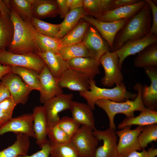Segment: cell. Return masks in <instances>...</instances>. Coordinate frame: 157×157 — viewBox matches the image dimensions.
I'll return each instance as SVG.
<instances>
[{
    "mask_svg": "<svg viewBox=\"0 0 157 157\" xmlns=\"http://www.w3.org/2000/svg\"><path fill=\"white\" fill-rule=\"evenodd\" d=\"M151 22V9L146 2L140 10L129 19L117 34L111 52L115 51L126 42L147 35L150 32Z\"/></svg>",
    "mask_w": 157,
    "mask_h": 157,
    "instance_id": "cell-1",
    "label": "cell"
},
{
    "mask_svg": "<svg viewBox=\"0 0 157 157\" xmlns=\"http://www.w3.org/2000/svg\"><path fill=\"white\" fill-rule=\"evenodd\" d=\"M127 157H148L147 151L145 149H143L141 152H139L137 151H134L129 154Z\"/></svg>",
    "mask_w": 157,
    "mask_h": 157,
    "instance_id": "cell-50",
    "label": "cell"
},
{
    "mask_svg": "<svg viewBox=\"0 0 157 157\" xmlns=\"http://www.w3.org/2000/svg\"><path fill=\"white\" fill-rule=\"evenodd\" d=\"M142 85L136 83L134 88L137 91V95L133 100H129L122 102H116L108 99H100L96 101L95 105L102 108L108 115L109 120V128L115 130L114 117L116 115L121 113L126 117L135 116V111L140 112L146 108L143 105L141 98Z\"/></svg>",
    "mask_w": 157,
    "mask_h": 157,
    "instance_id": "cell-4",
    "label": "cell"
},
{
    "mask_svg": "<svg viewBox=\"0 0 157 157\" xmlns=\"http://www.w3.org/2000/svg\"><path fill=\"white\" fill-rule=\"evenodd\" d=\"M0 64L23 67L34 70L39 74L46 65L36 54H19L13 53L6 49L0 50Z\"/></svg>",
    "mask_w": 157,
    "mask_h": 157,
    "instance_id": "cell-5",
    "label": "cell"
},
{
    "mask_svg": "<svg viewBox=\"0 0 157 157\" xmlns=\"http://www.w3.org/2000/svg\"><path fill=\"white\" fill-rule=\"evenodd\" d=\"M67 61L68 68L88 79H94L100 74L99 62L90 57H80Z\"/></svg>",
    "mask_w": 157,
    "mask_h": 157,
    "instance_id": "cell-18",
    "label": "cell"
},
{
    "mask_svg": "<svg viewBox=\"0 0 157 157\" xmlns=\"http://www.w3.org/2000/svg\"><path fill=\"white\" fill-rule=\"evenodd\" d=\"M157 43V36L149 33L145 36L138 40L124 44L115 51L119 59V65H122L125 59L128 56L138 53L149 45Z\"/></svg>",
    "mask_w": 157,
    "mask_h": 157,
    "instance_id": "cell-16",
    "label": "cell"
},
{
    "mask_svg": "<svg viewBox=\"0 0 157 157\" xmlns=\"http://www.w3.org/2000/svg\"><path fill=\"white\" fill-rule=\"evenodd\" d=\"M32 27L34 40L38 49L37 52H58L63 46L60 39L42 34L38 32L32 26Z\"/></svg>",
    "mask_w": 157,
    "mask_h": 157,
    "instance_id": "cell-28",
    "label": "cell"
},
{
    "mask_svg": "<svg viewBox=\"0 0 157 157\" xmlns=\"http://www.w3.org/2000/svg\"><path fill=\"white\" fill-rule=\"evenodd\" d=\"M36 143L41 148L47 142L48 123L43 106L35 107L32 113Z\"/></svg>",
    "mask_w": 157,
    "mask_h": 157,
    "instance_id": "cell-21",
    "label": "cell"
},
{
    "mask_svg": "<svg viewBox=\"0 0 157 157\" xmlns=\"http://www.w3.org/2000/svg\"><path fill=\"white\" fill-rule=\"evenodd\" d=\"M11 72L19 76L32 90H40L39 74L35 71L26 68L11 66Z\"/></svg>",
    "mask_w": 157,
    "mask_h": 157,
    "instance_id": "cell-34",
    "label": "cell"
},
{
    "mask_svg": "<svg viewBox=\"0 0 157 157\" xmlns=\"http://www.w3.org/2000/svg\"><path fill=\"white\" fill-rule=\"evenodd\" d=\"M113 0H83V8L87 15L96 19L111 10Z\"/></svg>",
    "mask_w": 157,
    "mask_h": 157,
    "instance_id": "cell-29",
    "label": "cell"
},
{
    "mask_svg": "<svg viewBox=\"0 0 157 157\" xmlns=\"http://www.w3.org/2000/svg\"><path fill=\"white\" fill-rule=\"evenodd\" d=\"M14 32L13 24L10 16L0 17V50L6 49L13 38Z\"/></svg>",
    "mask_w": 157,
    "mask_h": 157,
    "instance_id": "cell-32",
    "label": "cell"
},
{
    "mask_svg": "<svg viewBox=\"0 0 157 157\" xmlns=\"http://www.w3.org/2000/svg\"><path fill=\"white\" fill-rule=\"evenodd\" d=\"M9 132L24 134L35 138L32 113L12 117L0 128V136Z\"/></svg>",
    "mask_w": 157,
    "mask_h": 157,
    "instance_id": "cell-14",
    "label": "cell"
},
{
    "mask_svg": "<svg viewBox=\"0 0 157 157\" xmlns=\"http://www.w3.org/2000/svg\"><path fill=\"white\" fill-rule=\"evenodd\" d=\"M90 25L88 22L82 19L74 28L60 39L62 45L81 42L86 31Z\"/></svg>",
    "mask_w": 157,
    "mask_h": 157,
    "instance_id": "cell-33",
    "label": "cell"
},
{
    "mask_svg": "<svg viewBox=\"0 0 157 157\" xmlns=\"http://www.w3.org/2000/svg\"><path fill=\"white\" fill-rule=\"evenodd\" d=\"M151 9L152 23L150 32L157 36V6L151 0H145Z\"/></svg>",
    "mask_w": 157,
    "mask_h": 157,
    "instance_id": "cell-42",
    "label": "cell"
},
{
    "mask_svg": "<svg viewBox=\"0 0 157 157\" xmlns=\"http://www.w3.org/2000/svg\"><path fill=\"white\" fill-rule=\"evenodd\" d=\"M66 3L70 10L82 8L83 0H66Z\"/></svg>",
    "mask_w": 157,
    "mask_h": 157,
    "instance_id": "cell-46",
    "label": "cell"
},
{
    "mask_svg": "<svg viewBox=\"0 0 157 157\" xmlns=\"http://www.w3.org/2000/svg\"><path fill=\"white\" fill-rule=\"evenodd\" d=\"M10 96V94L7 88L0 81V102Z\"/></svg>",
    "mask_w": 157,
    "mask_h": 157,
    "instance_id": "cell-48",
    "label": "cell"
},
{
    "mask_svg": "<svg viewBox=\"0 0 157 157\" xmlns=\"http://www.w3.org/2000/svg\"><path fill=\"white\" fill-rule=\"evenodd\" d=\"M1 83L9 92L17 104H25L32 90L17 74L11 72L1 79Z\"/></svg>",
    "mask_w": 157,
    "mask_h": 157,
    "instance_id": "cell-9",
    "label": "cell"
},
{
    "mask_svg": "<svg viewBox=\"0 0 157 157\" xmlns=\"http://www.w3.org/2000/svg\"><path fill=\"white\" fill-rule=\"evenodd\" d=\"M69 109L72 118L80 125L96 129L92 110L87 104L72 101Z\"/></svg>",
    "mask_w": 157,
    "mask_h": 157,
    "instance_id": "cell-22",
    "label": "cell"
},
{
    "mask_svg": "<svg viewBox=\"0 0 157 157\" xmlns=\"http://www.w3.org/2000/svg\"><path fill=\"white\" fill-rule=\"evenodd\" d=\"M81 42L87 49L90 57L99 63L100 58L104 54L111 51L106 42L96 28L90 25L86 31Z\"/></svg>",
    "mask_w": 157,
    "mask_h": 157,
    "instance_id": "cell-10",
    "label": "cell"
},
{
    "mask_svg": "<svg viewBox=\"0 0 157 157\" xmlns=\"http://www.w3.org/2000/svg\"><path fill=\"white\" fill-rule=\"evenodd\" d=\"M149 78V85H142L141 98L142 102L147 108L156 111L157 108V67H148L144 68Z\"/></svg>",
    "mask_w": 157,
    "mask_h": 157,
    "instance_id": "cell-17",
    "label": "cell"
},
{
    "mask_svg": "<svg viewBox=\"0 0 157 157\" xmlns=\"http://www.w3.org/2000/svg\"><path fill=\"white\" fill-rule=\"evenodd\" d=\"M11 66L0 64V80L6 74L11 72Z\"/></svg>",
    "mask_w": 157,
    "mask_h": 157,
    "instance_id": "cell-49",
    "label": "cell"
},
{
    "mask_svg": "<svg viewBox=\"0 0 157 157\" xmlns=\"http://www.w3.org/2000/svg\"></svg>",
    "mask_w": 157,
    "mask_h": 157,
    "instance_id": "cell-53",
    "label": "cell"
},
{
    "mask_svg": "<svg viewBox=\"0 0 157 157\" xmlns=\"http://www.w3.org/2000/svg\"><path fill=\"white\" fill-rule=\"evenodd\" d=\"M33 17L40 19L53 18L59 14L56 0H33L32 4Z\"/></svg>",
    "mask_w": 157,
    "mask_h": 157,
    "instance_id": "cell-24",
    "label": "cell"
},
{
    "mask_svg": "<svg viewBox=\"0 0 157 157\" xmlns=\"http://www.w3.org/2000/svg\"><path fill=\"white\" fill-rule=\"evenodd\" d=\"M73 95L72 93L63 94L47 101L43 106L48 126L56 124L60 119L58 114L69 109Z\"/></svg>",
    "mask_w": 157,
    "mask_h": 157,
    "instance_id": "cell-13",
    "label": "cell"
},
{
    "mask_svg": "<svg viewBox=\"0 0 157 157\" xmlns=\"http://www.w3.org/2000/svg\"><path fill=\"white\" fill-rule=\"evenodd\" d=\"M12 117L0 111V128Z\"/></svg>",
    "mask_w": 157,
    "mask_h": 157,
    "instance_id": "cell-51",
    "label": "cell"
},
{
    "mask_svg": "<svg viewBox=\"0 0 157 157\" xmlns=\"http://www.w3.org/2000/svg\"><path fill=\"white\" fill-rule=\"evenodd\" d=\"M47 136L51 143L60 144L70 142L71 139L56 124L48 126Z\"/></svg>",
    "mask_w": 157,
    "mask_h": 157,
    "instance_id": "cell-39",
    "label": "cell"
},
{
    "mask_svg": "<svg viewBox=\"0 0 157 157\" xmlns=\"http://www.w3.org/2000/svg\"><path fill=\"white\" fill-rule=\"evenodd\" d=\"M131 127L127 126L116 131L119 137L117 145L118 157H127L131 153L142 149L139 143L138 137L144 126H138L133 129Z\"/></svg>",
    "mask_w": 157,
    "mask_h": 157,
    "instance_id": "cell-8",
    "label": "cell"
},
{
    "mask_svg": "<svg viewBox=\"0 0 157 157\" xmlns=\"http://www.w3.org/2000/svg\"><path fill=\"white\" fill-rule=\"evenodd\" d=\"M129 19L106 22L97 20L91 16L86 15L82 19L88 22L96 28L106 42L111 51L117 34L123 27Z\"/></svg>",
    "mask_w": 157,
    "mask_h": 157,
    "instance_id": "cell-12",
    "label": "cell"
},
{
    "mask_svg": "<svg viewBox=\"0 0 157 157\" xmlns=\"http://www.w3.org/2000/svg\"><path fill=\"white\" fill-rule=\"evenodd\" d=\"M147 154L148 157H155L157 155V149L151 148L147 151Z\"/></svg>",
    "mask_w": 157,
    "mask_h": 157,
    "instance_id": "cell-52",
    "label": "cell"
},
{
    "mask_svg": "<svg viewBox=\"0 0 157 157\" xmlns=\"http://www.w3.org/2000/svg\"><path fill=\"white\" fill-rule=\"evenodd\" d=\"M59 9V14L61 18L63 19L70 10L66 3V0H56Z\"/></svg>",
    "mask_w": 157,
    "mask_h": 157,
    "instance_id": "cell-44",
    "label": "cell"
},
{
    "mask_svg": "<svg viewBox=\"0 0 157 157\" xmlns=\"http://www.w3.org/2000/svg\"><path fill=\"white\" fill-rule=\"evenodd\" d=\"M139 0H113L112 10L135 3Z\"/></svg>",
    "mask_w": 157,
    "mask_h": 157,
    "instance_id": "cell-45",
    "label": "cell"
},
{
    "mask_svg": "<svg viewBox=\"0 0 157 157\" xmlns=\"http://www.w3.org/2000/svg\"><path fill=\"white\" fill-rule=\"evenodd\" d=\"M31 23L38 32L49 37L58 38L60 24H54L48 23L34 17L32 19Z\"/></svg>",
    "mask_w": 157,
    "mask_h": 157,
    "instance_id": "cell-36",
    "label": "cell"
},
{
    "mask_svg": "<svg viewBox=\"0 0 157 157\" xmlns=\"http://www.w3.org/2000/svg\"><path fill=\"white\" fill-rule=\"evenodd\" d=\"M93 133L99 141L103 142L102 145L97 147L93 157H118L117 136L115 130L109 128L103 131L96 129Z\"/></svg>",
    "mask_w": 157,
    "mask_h": 157,
    "instance_id": "cell-11",
    "label": "cell"
},
{
    "mask_svg": "<svg viewBox=\"0 0 157 157\" xmlns=\"http://www.w3.org/2000/svg\"><path fill=\"white\" fill-rule=\"evenodd\" d=\"M99 63L103 66L104 75L101 80L104 86L111 87L123 82V75L119 65V59L116 52H108L100 58Z\"/></svg>",
    "mask_w": 157,
    "mask_h": 157,
    "instance_id": "cell-7",
    "label": "cell"
},
{
    "mask_svg": "<svg viewBox=\"0 0 157 157\" xmlns=\"http://www.w3.org/2000/svg\"><path fill=\"white\" fill-rule=\"evenodd\" d=\"M139 143L142 149L152 141L157 140V123L144 126L138 137Z\"/></svg>",
    "mask_w": 157,
    "mask_h": 157,
    "instance_id": "cell-38",
    "label": "cell"
},
{
    "mask_svg": "<svg viewBox=\"0 0 157 157\" xmlns=\"http://www.w3.org/2000/svg\"><path fill=\"white\" fill-rule=\"evenodd\" d=\"M157 123V111L146 108L136 116L126 117L119 123L117 128L121 129L128 126L137 125L144 126Z\"/></svg>",
    "mask_w": 157,
    "mask_h": 157,
    "instance_id": "cell-26",
    "label": "cell"
},
{
    "mask_svg": "<svg viewBox=\"0 0 157 157\" xmlns=\"http://www.w3.org/2000/svg\"><path fill=\"white\" fill-rule=\"evenodd\" d=\"M89 79L74 71L68 68L57 79L58 85L63 89L67 88L79 92L89 90Z\"/></svg>",
    "mask_w": 157,
    "mask_h": 157,
    "instance_id": "cell-19",
    "label": "cell"
},
{
    "mask_svg": "<svg viewBox=\"0 0 157 157\" xmlns=\"http://www.w3.org/2000/svg\"><path fill=\"white\" fill-rule=\"evenodd\" d=\"M10 8V17L13 24L14 32L12 41L6 49L17 54H36L38 49L31 22L24 21L13 9Z\"/></svg>",
    "mask_w": 157,
    "mask_h": 157,
    "instance_id": "cell-2",
    "label": "cell"
},
{
    "mask_svg": "<svg viewBox=\"0 0 157 157\" xmlns=\"http://www.w3.org/2000/svg\"><path fill=\"white\" fill-rule=\"evenodd\" d=\"M93 131L88 127L81 126L71 139L70 143L76 150L79 157H93L99 141Z\"/></svg>",
    "mask_w": 157,
    "mask_h": 157,
    "instance_id": "cell-6",
    "label": "cell"
},
{
    "mask_svg": "<svg viewBox=\"0 0 157 157\" xmlns=\"http://www.w3.org/2000/svg\"><path fill=\"white\" fill-rule=\"evenodd\" d=\"M17 105L11 96L0 102V111L12 117L13 111Z\"/></svg>",
    "mask_w": 157,
    "mask_h": 157,
    "instance_id": "cell-41",
    "label": "cell"
},
{
    "mask_svg": "<svg viewBox=\"0 0 157 157\" xmlns=\"http://www.w3.org/2000/svg\"><path fill=\"white\" fill-rule=\"evenodd\" d=\"M51 150L50 142L49 140L41 148V149L31 155L19 156L17 157H49Z\"/></svg>",
    "mask_w": 157,
    "mask_h": 157,
    "instance_id": "cell-43",
    "label": "cell"
},
{
    "mask_svg": "<svg viewBox=\"0 0 157 157\" xmlns=\"http://www.w3.org/2000/svg\"><path fill=\"white\" fill-rule=\"evenodd\" d=\"M58 53L66 61L78 57H90L88 51L82 42L63 45Z\"/></svg>",
    "mask_w": 157,
    "mask_h": 157,
    "instance_id": "cell-35",
    "label": "cell"
},
{
    "mask_svg": "<svg viewBox=\"0 0 157 157\" xmlns=\"http://www.w3.org/2000/svg\"><path fill=\"white\" fill-rule=\"evenodd\" d=\"M14 143L0 151V157H17L27 155L30 146V137L21 133H17Z\"/></svg>",
    "mask_w": 157,
    "mask_h": 157,
    "instance_id": "cell-25",
    "label": "cell"
},
{
    "mask_svg": "<svg viewBox=\"0 0 157 157\" xmlns=\"http://www.w3.org/2000/svg\"><path fill=\"white\" fill-rule=\"evenodd\" d=\"M89 90L79 92L81 96L87 101L92 110L95 109V103L100 99H108L116 102H122L129 100H133L137 94L132 93L126 89L122 82L112 88H101L96 85L94 79H89Z\"/></svg>",
    "mask_w": 157,
    "mask_h": 157,
    "instance_id": "cell-3",
    "label": "cell"
},
{
    "mask_svg": "<svg viewBox=\"0 0 157 157\" xmlns=\"http://www.w3.org/2000/svg\"><path fill=\"white\" fill-rule=\"evenodd\" d=\"M50 157H79L75 148L70 143L57 144L51 143Z\"/></svg>",
    "mask_w": 157,
    "mask_h": 157,
    "instance_id": "cell-37",
    "label": "cell"
},
{
    "mask_svg": "<svg viewBox=\"0 0 157 157\" xmlns=\"http://www.w3.org/2000/svg\"><path fill=\"white\" fill-rule=\"evenodd\" d=\"M11 10L3 1L0 0V14L1 16H10Z\"/></svg>",
    "mask_w": 157,
    "mask_h": 157,
    "instance_id": "cell-47",
    "label": "cell"
},
{
    "mask_svg": "<svg viewBox=\"0 0 157 157\" xmlns=\"http://www.w3.org/2000/svg\"><path fill=\"white\" fill-rule=\"evenodd\" d=\"M56 124L71 139L78 131L81 126L72 117L68 116L60 118Z\"/></svg>",
    "mask_w": 157,
    "mask_h": 157,
    "instance_id": "cell-40",
    "label": "cell"
},
{
    "mask_svg": "<svg viewBox=\"0 0 157 157\" xmlns=\"http://www.w3.org/2000/svg\"><path fill=\"white\" fill-rule=\"evenodd\" d=\"M146 2L145 0H140L133 4L117 8L105 12L96 19L101 21L109 22L130 18L140 10Z\"/></svg>",
    "mask_w": 157,
    "mask_h": 157,
    "instance_id": "cell-20",
    "label": "cell"
},
{
    "mask_svg": "<svg viewBox=\"0 0 157 157\" xmlns=\"http://www.w3.org/2000/svg\"><path fill=\"white\" fill-rule=\"evenodd\" d=\"M87 15L83 8L70 10L66 15L60 27L58 38L61 39L74 28L84 17Z\"/></svg>",
    "mask_w": 157,
    "mask_h": 157,
    "instance_id": "cell-30",
    "label": "cell"
},
{
    "mask_svg": "<svg viewBox=\"0 0 157 157\" xmlns=\"http://www.w3.org/2000/svg\"><path fill=\"white\" fill-rule=\"evenodd\" d=\"M50 72L56 79L68 69L67 61L64 60L58 52H37Z\"/></svg>",
    "mask_w": 157,
    "mask_h": 157,
    "instance_id": "cell-23",
    "label": "cell"
},
{
    "mask_svg": "<svg viewBox=\"0 0 157 157\" xmlns=\"http://www.w3.org/2000/svg\"><path fill=\"white\" fill-rule=\"evenodd\" d=\"M40 83V101L44 104L48 100L63 94V89L59 86L57 79L52 75L46 65L39 74Z\"/></svg>",
    "mask_w": 157,
    "mask_h": 157,
    "instance_id": "cell-15",
    "label": "cell"
},
{
    "mask_svg": "<svg viewBox=\"0 0 157 157\" xmlns=\"http://www.w3.org/2000/svg\"><path fill=\"white\" fill-rule=\"evenodd\" d=\"M33 0H3L6 4L13 9L24 21L31 22L33 17Z\"/></svg>",
    "mask_w": 157,
    "mask_h": 157,
    "instance_id": "cell-31",
    "label": "cell"
},
{
    "mask_svg": "<svg viewBox=\"0 0 157 157\" xmlns=\"http://www.w3.org/2000/svg\"><path fill=\"white\" fill-rule=\"evenodd\" d=\"M134 65L137 67H157V43L151 44L138 53Z\"/></svg>",
    "mask_w": 157,
    "mask_h": 157,
    "instance_id": "cell-27",
    "label": "cell"
}]
</instances>
